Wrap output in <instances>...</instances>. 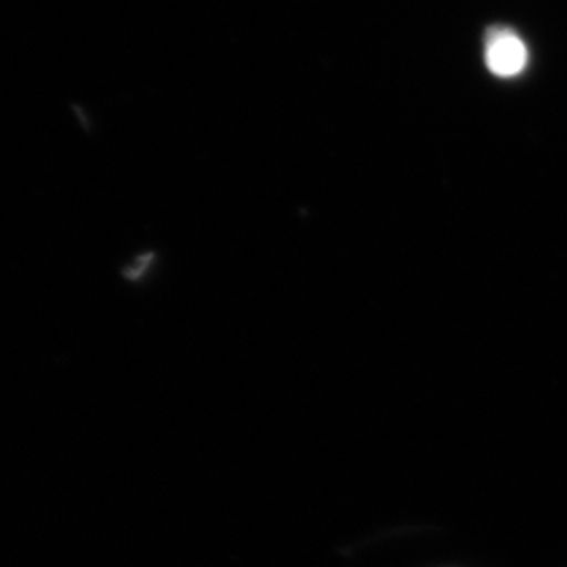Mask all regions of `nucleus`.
I'll list each match as a JSON object with an SVG mask.
<instances>
[{
  "instance_id": "f257e3e1",
  "label": "nucleus",
  "mask_w": 567,
  "mask_h": 567,
  "mask_svg": "<svg viewBox=\"0 0 567 567\" xmlns=\"http://www.w3.org/2000/svg\"><path fill=\"white\" fill-rule=\"evenodd\" d=\"M486 63L492 74L511 79L526 70L527 49L524 41L507 28L492 30L486 41Z\"/></svg>"
}]
</instances>
